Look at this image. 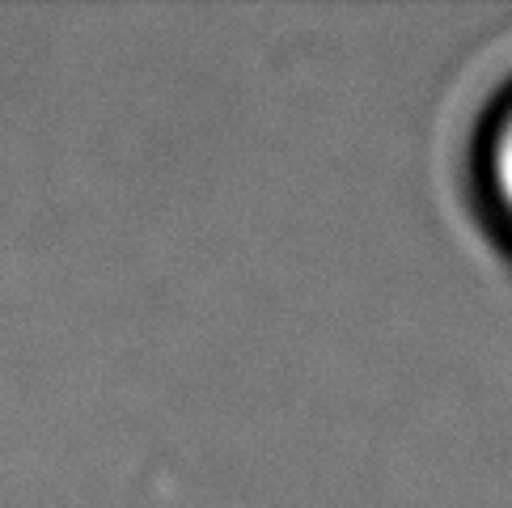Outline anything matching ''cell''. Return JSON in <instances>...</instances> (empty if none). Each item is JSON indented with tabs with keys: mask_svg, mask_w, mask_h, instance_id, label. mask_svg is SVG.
<instances>
[{
	"mask_svg": "<svg viewBox=\"0 0 512 508\" xmlns=\"http://www.w3.org/2000/svg\"><path fill=\"white\" fill-rule=\"evenodd\" d=\"M466 199L483 238L512 271V72L496 81L470 123Z\"/></svg>",
	"mask_w": 512,
	"mask_h": 508,
	"instance_id": "cell-1",
	"label": "cell"
}]
</instances>
